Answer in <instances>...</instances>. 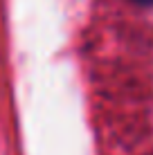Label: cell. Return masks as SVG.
I'll return each mask as SVG.
<instances>
[{
	"mask_svg": "<svg viewBox=\"0 0 153 155\" xmlns=\"http://www.w3.org/2000/svg\"><path fill=\"white\" fill-rule=\"evenodd\" d=\"M133 2L142 5V7H153V0H133Z\"/></svg>",
	"mask_w": 153,
	"mask_h": 155,
	"instance_id": "cell-1",
	"label": "cell"
}]
</instances>
